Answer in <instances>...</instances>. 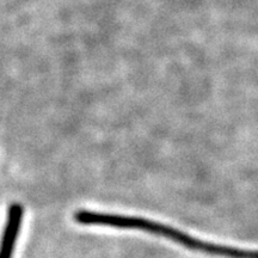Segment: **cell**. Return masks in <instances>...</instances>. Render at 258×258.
I'll return each instance as SVG.
<instances>
[{
	"label": "cell",
	"instance_id": "1",
	"mask_svg": "<svg viewBox=\"0 0 258 258\" xmlns=\"http://www.w3.org/2000/svg\"><path fill=\"white\" fill-rule=\"evenodd\" d=\"M73 219L77 224L83 226H105V227L121 228V230L143 231L175 241L188 250L211 254V256L225 258H258V250L239 249V247L203 241L175 227H170V226L146 218L79 209L73 214Z\"/></svg>",
	"mask_w": 258,
	"mask_h": 258
},
{
	"label": "cell",
	"instance_id": "2",
	"mask_svg": "<svg viewBox=\"0 0 258 258\" xmlns=\"http://www.w3.org/2000/svg\"><path fill=\"white\" fill-rule=\"evenodd\" d=\"M24 217V208L19 203H12L9 208L8 221L3 235L2 244V254L0 258H12L17 238L21 233L22 222Z\"/></svg>",
	"mask_w": 258,
	"mask_h": 258
}]
</instances>
